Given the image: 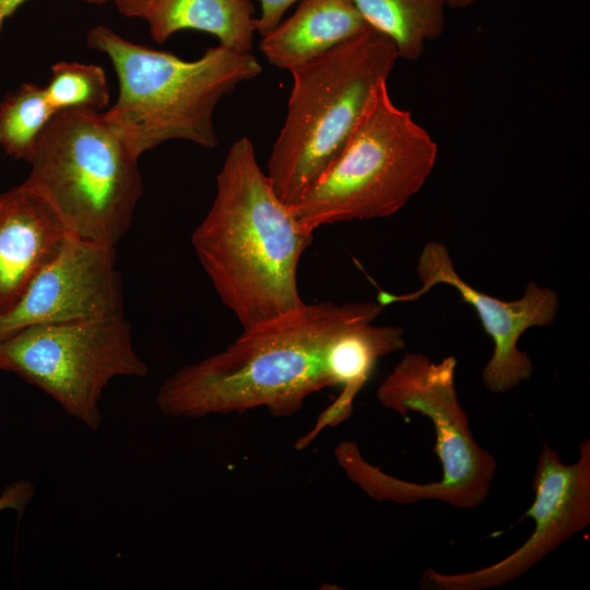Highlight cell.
I'll use <instances>...</instances> for the list:
<instances>
[{
	"mask_svg": "<svg viewBox=\"0 0 590 590\" xmlns=\"http://www.w3.org/2000/svg\"><path fill=\"white\" fill-rule=\"evenodd\" d=\"M45 91L57 113L67 109L101 111L109 104L106 73L102 67L93 63H55Z\"/></svg>",
	"mask_w": 590,
	"mask_h": 590,
	"instance_id": "17",
	"label": "cell"
},
{
	"mask_svg": "<svg viewBox=\"0 0 590 590\" xmlns=\"http://www.w3.org/2000/svg\"><path fill=\"white\" fill-rule=\"evenodd\" d=\"M26 0H0V33L5 21L23 4ZM91 4H104L108 0H82Z\"/></svg>",
	"mask_w": 590,
	"mask_h": 590,
	"instance_id": "21",
	"label": "cell"
},
{
	"mask_svg": "<svg viewBox=\"0 0 590 590\" xmlns=\"http://www.w3.org/2000/svg\"><path fill=\"white\" fill-rule=\"evenodd\" d=\"M365 22L394 44L399 58L417 60L445 30V0H351Z\"/></svg>",
	"mask_w": 590,
	"mask_h": 590,
	"instance_id": "15",
	"label": "cell"
},
{
	"mask_svg": "<svg viewBox=\"0 0 590 590\" xmlns=\"http://www.w3.org/2000/svg\"><path fill=\"white\" fill-rule=\"evenodd\" d=\"M398 59L391 39L368 27L290 71L287 113L266 172L282 202L293 206L329 168Z\"/></svg>",
	"mask_w": 590,
	"mask_h": 590,
	"instance_id": "4",
	"label": "cell"
},
{
	"mask_svg": "<svg viewBox=\"0 0 590 590\" xmlns=\"http://www.w3.org/2000/svg\"><path fill=\"white\" fill-rule=\"evenodd\" d=\"M127 17L144 19L149 16L157 0H108Z\"/></svg>",
	"mask_w": 590,
	"mask_h": 590,
	"instance_id": "20",
	"label": "cell"
},
{
	"mask_svg": "<svg viewBox=\"0 0 590 590\" xmlns=\"http://www.w3.org/2000/svg\"><path fill=\"white\" fill-rule=\"evenodd\" d=\"M34 496V486L28 481H16L0 494V514L8 509L22 511Z\"/></svg>",
	"mask_w": 590,
	"mask_h": 590,
	"instance_id": "19",
	"label": "cell"
},
{
	"mask_svg": "<svg viewBox=\"0 0 590 590\" xmlns=\"http://www.w3.org/2000/svg\"><path fill=\"white\" fill-rule=\"evenodd\" d=\"M314 233L279 199L243 137L227 152L191 244L220 299L248 329L305 304L297 271Z\"/></svg>",
	"mask_w": 590,
	"mask_h": 590,
	"instance_id": "2",
	"label": "cell"
},
{
	"mask_svg": "<svg viewBox=\"0 0 590 590\" xmlns=\"http://www.w3.org/2000/svg\"><path fill=\"white\" fill-rule=\"evenodd\" d=\"M115 246L72 236L19 304L0 317V338L33 324L105 318L122 310Z\"/></svg>",
	"mask_w": 590,
	"mask_h": 590,
	"instance_id": "11",
	"label": "cell"
},
{
	"mask_svg": "<svg viewBox=\"0 0 590 590\" xmlns=\"http://www.w3.org/2000/svg\"><path fill=\"white\" fill-rule=\"evenodd\" d=\"M87 45L113 63L119 92L103 116L137 157L170 140L217 146V104L262 71L251 51L217 45L187 61L130 42L105 25L88 32Z\"/></svg>",
	"mask_w": 590,
	"mask_h": 590,
	"instance_id": "3",
	"label": "cell"
},
{
	"mask_svg": "<svg viewBox=\"0 0 590 590\" xmlns=\"http://www.w3.org/2000/svg\"><path fill=\"white\" fill-rule=\"evenodd\" d=\"M475 0H445L446 5L462 9L474 3Z\"/></svg>",
	"mask_w": 590,
	"mask_h": 590,
	"instance_id": "22",
	"label": "cell"
},
{
	"mask_svg": "<svg viewBox=\"0 0 590 590\" xmlns=\"http://www.w3.org/2000/svg\"><path fill=\"white\" fill-rule=\"evenodd\" d=\"M1 343H2V340L0 338V370H1Z\"/></svg>",
	"mask_w": 590,
	"mask_h": 590,
	"instance_id": "23",
	"label": "cell"
},
{
	"mask_svg": "<svg viewBox=\"0 0 590 590\" xmlns=\"http://www.w3.org/2000/svg\"><path fill=\"white\" fill-rule=\"evenodd\" d=\"M387 81L376 84L333 163L291 206L308 227L388 217L429 178L437 143L410 111L393 103Z\"/></svg>",
	"mask_w": 590,
	"mask_h": 590,
	"instance_id": "6",
	"label": "cell"
},
{
	"mask_svg": "<svg viewBox=\"0 0 590 590\" xmlns=\"http://www.w3.org/2000/svg\"><path fill=\"white\" fill-rule=\"evenodd\" d=\"M145 21L160 44L177 32L193 30L215 36L224 47L252 50L256 17L250 0H157Z\"/></svg>",
	"mask_w": 590,
	"mask_h": 590,
	"instance_id": "14",
	"label": "cell"
},
{
	"mask_svg": "<svg viewBox=\"0 0 590 590\" xmlns=\"http://www.w3.org/2000/svg\"><path fill=\"white\" fill-rule=\"evenodd\" d=\"M416 271L421 282L417 291L403 295L381 291L377 302L385 307L415 300L438 284L449 285L474 308L484 331L494 342L493 355L482 371L485 388L493 393H504L531 377L533 363L527 352L518 349V341L529 328L554 322L559 310L556 292L530 282L516 300H502L485 294L458 274L448 248L439 241H429L423 247Z\"/></svg>",
	"mask_w": 590,
	"mask_h": 590,
	"instance_id": "10",
	"label": "cell"
},
{
	"mask_svg": "<svg viewBox=\"0 0 590 590\" xmlns=\"http://www.w3.org/2000/svg\"><path fill=\"white\" fill-rule=\"evenodd\" d=\"M138 160L103 111H58L26 161L23 184L43 193L76 238L115 246L143 191Z\"/></svg>",
	"mask_w": 590,
	"mask_h": 590,
	"instance_id": "7",
	"label": "cell"
},
{
	"mask_svg": "<svg viewBox=\"0 0 590 590\" xmlns=\"http://www.w3.org/2000/svg\"><path fill=\"white\" fill-rule=\"evenodd\" d=\"M368 27L351 0H302L294 14L262 37L259 48L272 66L291 71Z\"/></svg>",
	"mask_w": 590,
	"mask_h": 590,
	"instance_id": "13",
	"label": "cell"
},
{
	"mask_svg": "<svg viewBox=\"0 0 590 590\" xmlns=\"http://www.w3.org/2000/svg\"><path fill=\"white\" fill-rule=\"evenodd\" d=\"M1 370L34 385L93 430L102 424L107 385L121 376L148 375L123 314L25 327L2 340Z\"/></svg>",
	"mask_w": 590,
	"mask_h": 590,
	"instance_id": "8",
	"label": "cell"
},
{
	"mask_svg": "<svg viewBox=\"0 0 590 590\" xmlns=\"http://www.w3.org/2000/svg\"><path fill=\"white\" fill-rule=\"evenodd\" d=\"M72 233L39 191L21 184L0 193V317L22 299Z\"/></svg>",
	"mask_w": 590,
	"mask_h": 590,
	"instance_id": "12",
	"label": "cell"
},
{
	"mask_svg": "<svg viewBox=\"0 0 590 590\" xmlns=\"http://www.w3.org/2000/svg\"><path fill=\"white\" fill-rule=\"evenodd\" d=\"M56 114L45 86L21 84L0 103V148L12 157L27 161Z\"/></svg>",
	"mask_w": 590,
	"mask_h": 590,
	"instance_id": "16",
	"label": "cell"
},
{
	"mask_svg": "<svg viewBox=\"0 0 590 590\" xmlns=\"http://www.w3.org/2000/svg\"><path fill=\"white\" fill-rule=\"evenodd\" d=\"M377 300L319 302L243 329L224 350L168 376L156 393L160 411L201 418L264 408L276 417L299 412L307 398L335 388L328 367L333 340L351 326L373 321Z\"/></svg>",
	"mask_w": 590,
	"mask_h": 590,
	"instance_id": "1",
	"label": "cell"
},
{
	"mask_svg": "<svg viewBox=\"0 0 590 590\" xmlns=\"http://www.w3.org/2000/svg\"><path fill=\"white\" fill-rule=\"evenodd\" d=\"M533 502L524 512L534 529L507 557L489 566L446 574L427 568L423 590H488L502 587L528 573L564 542L590 524V439L579 444L578 459L564 463L543 444L532 479Z\"/></svg>",
	"mask_w": 590,
	"mask_h": 590,
	"instance_id": "9",
	"label": "cell"
},
{
	"mask_svg": "<svg viewBox=\"0 0 590 590\" xmlns=\"http://www.w3.org/2000/svg\"><path fill=\"white\" fill-rule=\"evenodd\" d=\"M261 7V13L259 17H256L255 26L256 32L261 36L268 35L280 23L284 13L288 8L297 0H259Z\"/></svg>",
	"mask_w": 590,
	"mask_h": 590,
	"instance_id": "18",
	"label": "cell"
},
{
	"mask_svg": "<svg viewBox=\"0 0 590 590\" xmlns=\"http://www.w3.org/2000/svg\"><path fill=\"white\" fill-rule=\"evenodd\" d=\"M456 367L455 356L434 363L422 353H406L378 387L377 399L386 409L403 417L415 412L430 421L441 477L400 480L366 461L358 445H347L338 462L370 498L404 505L435 500L461 509H474L487 498L497 462L471 430L456 388Z\"/></svg>",
	"mask_w": 590,
	"mask_h": 590,
	"instance_id": "5",
	"label": "cell"
}]
</instances>
